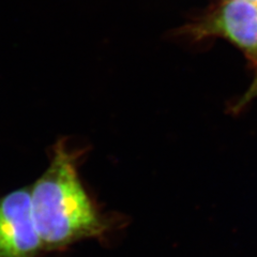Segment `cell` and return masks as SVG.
Wrapping results in <instances>:
<instances>
[{
	"label": "cell",
	"instance_id": "3957f363",
	"mask_svg": "<svg viewBox=\"0 0 257 257\" xmlns=\"http://www.w3.org/2000/svg\"><path fill=\"white\" fill-rule=\"evenodd\" d=\"M42 247L31 190H16L0 199V257H34Z\"/></svg>",
	"mask_w": 257,
	"mask_h": 257
},
{
	"label": "cell",
	"instance_id": "6da1fadb",
	"mask_svg": "<svg viewBox=\"0 0 257 257\" xmlns=\"http://www.w3.org/2000/svg\"><path fill=\"white\" fill-rule=\"evenodd\" d=\"M32 212L43 246L59 247L102 231V224L78 178L75 156L63 140L54 147L45 173L31 190Z\"/></svg>",
	"mask_w": 257,
	"mask_h": 257
},
{
	"label": "cell",
	"instance_id": "7a4b0ae2",
	"mask_svg": "<svg viewBox=\"0 0 257 257\" xmlns=\"http://www.w3.org/2000/svg\"><path fill=\"white\" fill-rule=\"evenodd\" d=\"M186 35L199 40L226 39L257 61V5L240 0H224L215 9L184 27Z\"/></svg>",
	"mask_w": 257,
	"mask_h": 257
},
{
	"label": "cell",
	"instance_id": "5b68a950",
	"mask_svg": "<svg viewBox=\"0 0 257 257\" xmlns=\"http://www.w3.org/2000/svg\"><path fill=\"white\" fill-rule=\"evenodd\" d=\"M240 2H246V3H252L257 5V0H240Z\"/></svg>",
	"mask_w": 257,
	"mask_h": 257
},
{
	"label": "cell",
	"instance_id": "277c9868",
	"mask_svg": "<svg viewBox=\"0 0 257 257\" xmlns=\"http://www.w3.org/2000/svg\"><path fill=\"white\" fill-rule=\"evenodd\" d=\"M255 98H257V75L255 76V78L252 82V84L250 85V87H248V89L242 95V98H241L238 101L237 105L235 107V110L241 109L243 106H245L247 103H250Z\"/></svg>",
	"mask_w": 257,
	"mask_h": 257
}]
</instances>
